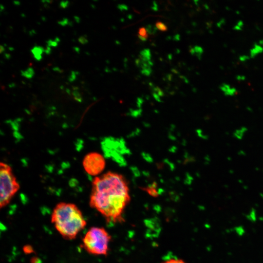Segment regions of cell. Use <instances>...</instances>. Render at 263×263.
<instances>
[{
	"instance_id": "6da1fadb",
	"label": "cell",
	"mask_w": 263,
	"mask_h": 263,
	"mask_svg": "<svg viewBox=\"0 0 263 263\" xmlns=\"http://www.w3.org/2000/svg\"><path fill=\"white\" fill-rule=\"evenodd\" d=\"M130 200L129 186L123 175L109 171L94 178L90 205L108 222H121Z\"/></svg>"
},
{
	"instance_id": "7a4b0ae2",
	"label": "cell",
	"mask_w": 263,
	"mask_h": 263,
	"mask_svg": "<svg viewBox=\"0 0 263 263\" xmlns=\"http://www.w3.org/2000/svg\"><path fill=\"white\" fill-rule=\"evenodd\" d=\"M51 222L59 234L64 238L72 240L86 225L83 214L74 204L61 202L55 207Z\"/></svg>"
},
{
	"instance_id": "3957f363",
	"label": "cell",
	"mask_w": 263,
	"mask_h": 263,
	"mask_svg": "<svg viewBox=\"0 0 263 263\" xmlns=\"http://www.w3.org/2000/svg\"><path fill=\"white\" fill-rule=\"evenodd\" d=\"M111 236L103 227H91L83 239V246L89 253L96 255H106Z\"/></svg>"
},
{
	"instance_id": "277c9868",
	"label": "cell",
	"mask_w": 263,
	"mask_h": 263,
	"mask_svg": "<svg viewBox=\"0 0 263 263\" xmlns=\"http://www.w3.org/2000/svg\"><path fill=\"white\" fill-rule=\"evenodd\" d=\"M0 207L2 208L10 202L19 188V185L11 168L2 162L0 164Z\"/></svg>"
},
{
	"instance_id": "5b68a950",
	"label": "cell",
	"mask_w": 263,
	"mask_h": 263,
	"mask_svg": "<svg viewBox=\"0 0 263 263\" xmlns=\"http://www.w3.org/2000/svg\"><path fill=\"white\" fill-rule=\"evenodd\" d=\"M85 171L91 176L99 175L104 169L106 165L104 157L99 153L92 152L88 153L82 162Z\"/></svg>"
},
{
	"instance_id": "8992f818",
	"label": "cell",
	"mask_w": 263,
	"mask_h": 263,
	"mask_svg": "<svg viewBox=\"0 0 263 263\" xmlns=\"http://www.w3.org/2000/svg\"><path fill=\"white\" fill-rule=\"evenodd\" d=\"M45 49L40 46H35L31 52L33 55L34 58L37 61H40L42 59V54L44 52Z\"/></svg>"
},
{
	"instance_id": "52a82bcc",
	"label": "cell",
	"mask_w": 263,
	"mask_h": 263,
	"mask_svg": "<svg viewBox=\"0 0 263 263\" xmlns=\"http://www.w3.org/2000/svg\"><path fill=\"white\" fill-rule=\"evenodd\" d=\"M247 129L245 127H241L235 130L233 132L234 137L238 140H241L244 137Z\"/></svg>"
},
{
	"instance_id": "ba28073f",
	"label": "cell",
	"mask_w": 263,
	"mask_h": 263,
	"mask_svg": "<svg viewBox=\"0 0 263 263\" xmlns=\"http://www.w3.org/2000/svg\"><path fill=\"white\" fill-rule=\"evenodd\" d=\"M149 33L145 27H140L138 31V37L142 41H146L149 37Z\"/></svg>"
},
{
	"instance_id": "9c48e42d",
	"label": "cell",
	"mask_w": 263,
	"mask_h": 263,
	"mask_svg": "<svg viewBox=\"0 0 263 263\" xmlns=\"http://www.w3.org/2000/svg\"><path fill=\"white\" fill-rule=\"evenodd\" d=\"M151 55L150 49H145L140 53L139 58L145 60H151Z\"/></svg>"
},
{
	"instance_id": "30bf717a",
	"label": "cell",
	"mask_w": 263,
	"mask_h": 263,
	"mask_svg": "<svg viewBox=\"0 0 263 263\" xmlns=\"http://www.w3.org/2000/svg\"><path fill=\"white\" fill-rule=\"evenodd\" d=\"M21 75L28 79L32 78L35 75V71L32 67H29L25 70L20 71Z\"/></svg>"
},
{
	"instance_id": "8fae6325",
	"label": "cell",
	"mask_w": 263,
	"mask_h": 263,
	"mask_svg": "<svg viewBox=\"0 0 263 263\" xmlns=\"http://www.w3.org/2000/svg\"><path fill=\"white\" fill-rule=\"evenodd\" d=\"M190 52L191 55H195L197 57H200L203 52L202 49L199 46H194L191 47L190 49Z\"/></svg>"
},
{
	"instance_id": "7c38bea8",
	"label": "cell",
	"mask_w": 263,
	"mask_h": 263,
	"mask_svg": "<svg viewBox=\"0 0 263 263\" xmlns=\"http://www.w3.org/2000/svg\"><path fill=\"white\" fill-rule=\"evenodd\" d=\"M155 27L157 29L162 32L166 31L168 30L167 25L160 21H157L156 22Z\"/></svg>"
},
{
	"instance_id": "4fadbf2b",
	"label": "cell",
	"mask_w": 263,
	"mask_h": 263,
	"mask_svg": "<svg viewBox=\"0 0 263 263\" xmlns=\"http://www.w3.org/2000/svg\"><path fill=\"white\" fill-rule=\"evenodd\" d=\"M149 35H154L156 34L157 29L155 26L151 24L147 25L146 27Z\"/></svg>"
},
{
	"instance_id": "5bb4252c",
	"label": "cell",
	"mask_w": 263,
	"mask_h": 263,
	"mask_svg": "<svg viewBox=\"0 0 263 263\" xmlns=\"http://www.w3.org/2000/svg\"><path fill=\"white\" fill-rule=\"evenodd\" d=\"M161 263H186L183 260L178 259L172 258L166 260Z\"/></svg>"
},
{
	"instance_id": "9a60e30c",
	"label": "cell",
	"mask_w": 263,
	"mask_h": 263,
	"mask_svg": "<svg viewBox=\"0 0 263 263\" xmlns=\"http://www.w3.org/2000/svg\"><path fill=\"white\" fill-rule=\"evenodd\" d=\"M78 42L81 44L84 45L88 43V39L87 38V36L84 35L79 37L78 38Z\"/></svg>"
},
{
	"instance_id": "2e32d148",
	"label": "cell",
	"mask_w": 263,
	"mask_h": 263,
	"mask_svg": "<svg viewBox=\"0 0 263 263\" xmlns=\"http://www.w3.org/2000/svg\"><path fill=\"white\" fill-rule=\"evenodd\" d=\"M72 94L73 95L76 101H79V102H81L82 97L78 90L73 91L72 92Z\"/></svg>"
},
{
	"instance_id": "e0dca14e",
	"label": "cell",
	"mask_w": 263,
	"mask_h": 263,
	"mask_svg": "<svg viewBox=\"0 0 263 263\" xmlns=\"http://www.w3.org/2000/svg\"><path fill=\"white\" fill-rule=\"evenodd\" d=\"M76 76H77V75L76 74L75 71H71V74L68 76V79L69 82H73L76 79Z\"/></svg>"
},
{
	"instance_id": "ac0fdd59",
	"label": "cell",
	"mask_w": 263,
	"mask_h": 263,
	"mask_svg": "<svg viewBox=\"0 0 263 263\" xmlns=\"http://www.w3.org/2000/svg\"><path fill=\"white\" fill-rule=\"evenodd\" d=\"M70 5V2L68 0H62L59 3V7L62 9L67 8Z\"/></svg>"
},
{
	"instance_id": "d6986e66",
	"label": "cell",
	"mask_w": 263,
	"mask_h": 263,
	"mask_svg": "<svg viewBox=\"0 0 263 263\" xmlns=\"http://www.w3.org/2000/svg\"><path fill=\"white\" fill-rule=\"evenodd\" d=\"M47 45L50 46V47H56L57 46L58 43L56 42L55 40H53L51 39H48L47 41Z\"/></svg>"
},
{
	"instance_id": "ffe728a7",
	"label": "cell",
	"mask_w": 263,
	"mask_h": 263,
	"mask_svg": "<svg viewBox=\"0 0 263 263\" xmlns=\"http://www.w3.org/2000/svg\"><path fill=\"white\" fill-rule=\"evenodd\" d=\"M69 20L66 18H64L62 20H59L57 22L58 24L62 26H65L66 25H68Z\"/></svg>"
},
{
	"instance_id": "44dd1931",
	"label": "cell",
	"mask_w": 263,
	"mask_h": 263,
	"mask_svg": "<svg viewBox=\"0 0 263 263\" xmlns=\"http://www.w3.org/2000/svg\"><path fill=\"white\" fill-rule=\"evenodd\" d=\"M23 251L25 253H31L33 252V249L30 245H26L23 247Z\"/></svg>"
},
{
	"instance_id": "7402d4cb",
	"label": "cell",
	"mask_w": 263,
	"mask_h": 263,
	"mask_svg": "<svg viewBox=\"0 0 263 263\" xmlns=\"http://www.w3.org/2000/svg\"><path fill=\"white\" fill-rule=\"evenodd\" d=\"M118 9H119L121 11H124V10H128V7L127 5L125 4H119L117 6Z\"/></svg>"
},
{
	"instance_id": "603a6c76",
	"label": "cell",
	"mask_w": 263,
	"mask_h": 263,
	"mask_svg": "<svg viewBox=\"0 0 263 263\" xmlns=\"http://www.w3.org/2000/svg\"><path fill=\"white\" fill-rule=\"evenodd\" d=\"M52 49L51 47L47 45L46 49H45L44 52L46 55H50L51 53Z\"/></svg>"
},
{
	"instance_id": "cb8c5ba5",
	"label": "cell",
	"mask_w": 263,
	"mask_h": 263,
	"mask_svg": "<svg viewBox=\"0 0 263 263\" xmlns=\"http://www.w3.org/2000/svg\"><path fill=\"white\" fill-rule=\"evenodd\" d=\"M53 70L55 72H57L59 73H62L63 72V70L61 69H60L58 67L55 66L53 68Z\"/></svg>"
},
{
	"instance_id": "d4e9b609",
	"label": "cell",
	"mask_w": 263,
	"mask_h": 263,
	"mask_svg": "<svg viewBox=\"0 0 263 263\" xmlns=\"http://www.w3.org/2000/svg\"><path fill=\"white\" fill-rule=\"evenodd\" d=\"M74 19H75V22H76V23H79L80 22V21H81V19H80V18L78 16H74Z\"/></svg>"
},
{
	"instance_id": "484cf974",
	"label": "cell",
	"mask_w": 263,
	"mask_h": 263,
	"mask_svg": "<svg viewBox=\"0 0 263 263\" xmlns=\"http://www.w3.org/2000/svg\"><path fill=\"white\" fill-rule=\"evenodd\" d=\"M36 33H37L36 31L34 29L31 30L29 32V34L30 36H33L35 35V34H36Z\"/></svg>"
},
{
	"instance_id": "4316f807",
	"label": "cell",
	"mask_w": 263,
	"mask_h": 263,
	"mask_svg": "<svg viewBox=\"0 0 263 263\" xmlns=\"http://www.w3.org/2000/svg\"><path fill=\"white\" fill-rule=\"evenodd\" d=\"M4 57L6 58V59H10L11 57V56L10 54L9 53H4Z\"/></svg>"
},
{
	"instance_id": "83f0119b",
	"label": "cell",
	"mask_w": 263,
	"mask_h": 263,
	"mask_svg": "<svg viewBox=\"0 0 263 263\" xmlns=\"http://www.w3.org/2000/svg\"><path fill=\"white\" fill-rule=\"evenodd\" d=\"M73 49L75 52H76L77 53L79 54L80 49L77 46H74L73 47Z\"/></svg>"
},
{
	"instance_id": "f1b7e54d",
	"label": "cell",
	"mask_w": 263,
	"mask_h": 263,
	"mask_svg": "<svg viewBox=\"0 0 263 263\" xmlns=\"http://www.w3.org/2000/svg\"><path fill=\"white\" fill-rule=\"evenodd\" d=\"M5 51V47L3 45H0V53H3Z\"/></svg>"
},
{
	"instance_id": "f546056e",
	"label": "cell",
	"mask_w": 263,
	"mask_h": 263,
	"mask_svg": "<svg viewBox=\"0 0 263 263\" xmlns=\"http://www.w3.org/2000/svg\"><path fill=\"white\" fill-rule=\"evenodd\" d=\"M152 9L154 11L157 10V6L156 3H155V2H153V6H152Z\"/></svg>"
},
{
	"instance_id": "4dcf8cb0",
	"label": "cell",
	"mask_w": 263,
	"mask_h": 263,
	"mask_svg": "<svg viewBox=\"0 0 263 263\" xmlns=\"http://www.w3.org/2000/svg\"><path fill=\"white\" fill-rule=\"evenodd\" d=\"M8 87L10 88H14L16 87V84L14 82L10 83L8 84Z\"/></svg>"
},
{
	"instance_id": "1f68e13d",
	"label": "cell",
	"mask_w": 263,
	"mask_h": 263,
	"mask_svg": "<svg viewBox=\"0 0 263 263\" xmlns=\"http://www.w3.org/2000/svg\"><path fill=\"white\" fill-rule=\"evenodd\" d=\"M13 4L15 5H19L20 4V2L19 0H14L13 1Z\"/></svg>"
},
{
	"instance_id": "d6a6232c",
	"label": "cell",
	"mask_w": 263,
	"mask_h": 263,
	"mask_svg": "<svg viewBox=\"0 0 263 263\" xmlns=\"http://www.w3.org/2000/svg\"><path fill=\"white\" fill-rule=\"evenodd\" d=\"M41 2L43 3H51V2H52V1L49 0H41Z\"/></svg>"
},
{
	"instance_id": "836d02e7",
	"label": "cell",
	"mask_w": 263,
	"mask_h": 263,
	"mask_svg": "<svg viewBox=\"0 0 263 263\" xmlns=\"http://www.w3.org/2000/svg\"><path fill=\"white\" fill-rule=\"evenodd\" d=\"M0 12H1L3 10H4V6L2 4H0Z\"/></svg>"
},
{
	"instance_id": "e575fe53",
	"label": "cell",
	"mask_w": 263,
	"mask_h": 263,
	"mask_svg": "<svg viewBox=\"0 0 263 263\" xmlns=\"http://www.w3.org/2000/svg\"><path fill=\"white\" fill-rule=\"evenodd\" d=\"M43 6L44 7H45V8H48L50 7L48 3H44V4H43Z\"/></svg>"
},
{
	"instance_id": "d590c367",
	"label": "cell",
	"mask_w": 263,
	"mask_h": 263,
	"mask_svg": "<svg viewBox=\"0 0 263 263\" xmlns=\"http://www.w3.org/2000/svg\"><path fill=\"white\" fill-rule=\"evenodd\" d=\"M65 91H66V93H67V94H69V95L71 94V90H70L69 89L66 88V89H65Z\"/></svg>"
},
{
	"instance_id": "8d00e7d4",
	"label": "cell",
	"mask_w": 263,
	"mask_h": 263,
	"mask_svg": "<svg viewBox=\"0 0 263 263\" xmlns=\"http://www.w3.org/2000/svg\"><path fill=\"white\" fill-rule=\"evenodd\" d=\"M55 40L57 42V43L59 42L60 41V38L58 37H56L55 38Z\"/></svg>"
},
{
	"instance_id": "74e56055",
	"label": "cell",
	"mask_w": 263,
	"mask_h": 263,
	"mask_svg": "<svg viewBox=\"0 0 263 263\" xmlns=\"http://www.w3.org/2000/svg\"><path fill=\"white\" fill-rule=\"evenodd\" d=\"M68 25L71 26V27H72L74 25L73 22L72 21H69V23H68Z\"/></svg>"
},
{
	"instance_id": "f35d334b",
	"label": "cell",
	"mask_w": 263,
	"mask_h": 263,
	"mask_svg": "<svg viewBox=\"0 0 263 263\" xmlns=\"http://www.w3.org/2000/svg\"><path fill=\"white\" fill-rule=\"evenodd\" d=\"M175 40H179V35H175V38H174Z\"/></svg>"
},
{
	"instance_id": "ab89813d",
	"label": "cell",
	"mask_w": 263,
	"mask_h": 263,
	"mask_svg": "<svg viewBox=\"0 0 263 263\" xmlns=\"http://www.w3.org/2000/svg\"><path fill=\"white\" fill-rule=\"evenodd\" d=\"M8 49L10 51H13L14 50V48L13 47H9Z\"/></svg>"
},
{
	"instance_id": "60d3db41",
	"label": "cell",
	"mask_w": 263,
	"mask_h": 263,
	"mask_svg": "<svg viewBox=\"0 0 263 263\" xmlns=\"http://www.w3.org/2000/svg\"><path fill=\"white\" fill-rule=\"evenodd\" d=\"M41 19L43 21H45L46 20V18L44 16L41 17Z\"/></svg>"
},
{
	"instance_id": "b9f144b4",
	"label": "cell",
	"mask_w": 263,
	"mask_h": 263,
	"mask_svg": "<svg viewBox=\"0 0 263 263\" xmlns=\"http://www.w3.org/2000/svg\"><path fill=\"white\" fill-rule=\"evenodd\" d=\"M21 16L22 17H25V15L24 14H23V13H22V14H21Z\"/></svg>"
},
{
	"instance_id": "7bdbcfd3",
	"label": "cell",
	"mask_w": 263,
	"mask_h": 263,
	"mask_svg": "<svg viewBox=\"0 0 263 263\" xmlns=\"http://www.w3.org/2000/svg\"><path fill=\"white\" fill-rule=\"evenodd\" d=\"M91 6L93 8H95V6L94 5H93V4H91Z\"/></svg>"
},
{
	"instance_id": "ee69618b",
	"label": "cell",
	"mask_w": 263,
	"mask_h": 263,
	"mask_svg": "<svg viewBox=\"0 0 263 263\" xmlns=\"http://www.w3.org/2000/svg\"><path fill=\"white\" fill-rule=\"evenodd\" d=\"M60 88L61 89V90H63L64 89V86L63 85H61L60 87Z\"/></svg>"
},
{
	"instance_id": "f6af8a7d",
	"label": "cell",
	"mask_w": 263,
	"mask_h": 263,
	"mask_svg": "<svg viewBox=\"0 0 263 263\" xmlns=\"http://www.w3.org/2000/svg\"><path fill=\"white\" fill-rule=\"evenodd\" d=\"M85 53H86V54H87L88 55H90V53H88V52H86Z\"/></svg>"
}]
</instances>
